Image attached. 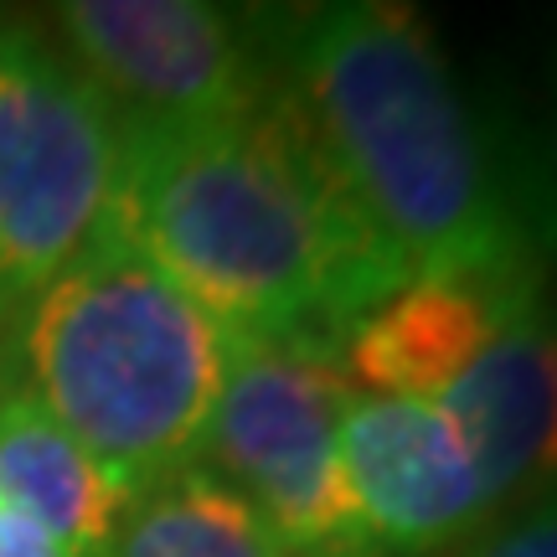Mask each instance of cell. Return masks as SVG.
I'll return each mask as SVG.
<instances>
[{
    "label": "cell",
    "mask_w": 557,
    "mask_h": 557,
    "mask_svg": "<svg viewBox=\"0 0 557 557\" xmlns=\"http://www.w3.org/2000/svg\"><path fill=\"white\" fill-rule=\"evenodd\" d=\"M0 557H78L67 542H58L41 521L0 500Z\"/></svg>",
    "instance_id": "5bb4252c"
},
{
    "label": "cell",
    "mask_w": 557,
    "mask_h": 557,
    "mask_svg": "<svg viewBox=\"0 0 557 557\" xmlns=\"http://www.w3.org/2000/svg\"><path fill=\"white\" fill-rule=\"evenodd\" d=\"M491 135L521 238L547 274L557 269V41L547 47L517 120H491Z\"/></svg>",
    "instance_id": "7c38bea8"
},
{
    "label": "cell",
    "mask_w": 557,
    "mask_h": 557,
    "mask_svg": "<svg viewBox=\"0 0 557 557\" xmlns=\"http://www.w3.org/2000/svg\"><path fill=\"white\" fill-rule=\"evenodd\" d=\"M109 222L227 341L341 351L346 331L408 284L278 88L238 120L124 129Z\"/></svg>",
    "instance_id": "6da1fadb"
},
{
    "label": "cell",
    "mask_w": 557,
    "mask_h": 557,
    "mask_svg": "<svg viewBox=\"0 0 557 557\" xmlns=\"http://www.w3.org/2000/svg\"><path fill=\"white\" fill-rule=\"evenodd\" d=\"M0 500L78 557H99L129 506L99 459L21 387H0Z\"/></svg>",
    "instance_id": "30bf717a"
},
{
    "label": "cell",
    "mask_w": 557,
    "mask_h": 557,
    "mask_svg": "<svg viewBox=\"0 0 557 557\" xmlns=\"http://www.w3.org/2000/svg\"><path fill=\"white\" fill-rule=\"evenodd\" d=\"M227 377V336L109 222L5 325L0 387H21L135 500L186 465Z\"/></svg>",
    "instance_id": "3957f363"
},
{
    "label": "cell",
    "mask_w": 557,
    "mask_h": 557,
    "mask_svg": "<svg viewBox=\"0 0 557 557\" xmlns=\"http://www.w3.org/2000/svg\"><path fill=\"white\" fill-rule=\"evenodd\" d=\"M278 99L403 278L542 269L506 197L491 120L423 11L325 0L259 11Z\"/></svg>",
    "instance_id": "7a4b0ae2"
},
{
    "label": "cell",
    "mask_w": 557,
    "mask_h": 557,
    "mask_svg": "<svg viewBox=\"0 0 557 557\" xmlns=\"http://www.w3.org/2000/svg\"><path fill=\"white\" fill-rule=\"evenodd\" d=\"M336 444L367 557L444 553L496 517L455 418L438 403L351 393Z\"/></svg>",
    "instance_id": "52a82bcc"
},
{
    "label": "cell",
    "mask_w": 557,
    "mask_h": 557,
    "mask_svg": "<svg viewBox=\"0 0 557 557\" xmlns=\"http://www.w3.org/2000/svg\"><path fill=\"white\" fill-rule=\"evenodd\" d=\"M542 269H438L398 284L341 341V377L367 398L438 403L491 341L542 299Z\"/></svg>",
    "instance_id": "ba28073f"
},
{
    "label": "cell",
    "mask_w": 557,
    "mask_h": 557,
    "mask_svg": "<svg viewBox=\"0 0 557 557\" xmlns=\"http://www.w3.org/2000/svg\"><path fill=\"white\" fill-rule=\"evenodd\" d=\"M41 26L124 129L238 120L274 94L259 11L212 0H67Z\"/></svg>",
    "instance_id": "8992f818"
},
{
    "label": "cell",
    "mask_w": 557,
    "mask_h": 557,
    "mask_svg": "<svg viewBox=\"0 0 557 557\" xmlns=\"http://www.w3.org/2000/svg\"><path fill=\"white\" fill-rule=\"evenodd\" d=\"M465 557H557V491L521 506L517 517L485 527Z\"/></svg>",
    "instance_id": "4fadbf2b"
},
{
    "label": "cell",
    "mask_w": 557,
    "mask_h": 557,
    "mask_svg": "<svg viewBox=\"0 0 557 557\" xmlns=\"http://www.w3.org/2000/svg\"><path fill=\"white\" fill-rule=\"evenodd\" d=\"M124 129L41 21L0 11V336L109 227Z\"/></svg>",
    "instance_id": "277c9868"
},
{
    "label": "cell",
    "mask_w": 557,
    "mask_h": 557,
    "mask_svg": "<svg viewBox=\"0 0 557 557\" xmlns=\"http://www.w3.org/2000/svg\"><path fill=\"white\" fill-rule=\"evenodd\" d=\"M351 382L315 341H227L201 465L222 475L289 557H367L341 475V413Z\"/></svg>",
    "instance_id": "5b68a950"
},
{
    "label": "cell",
    "mask_w": 557,
    "mask_h": 557,
    "mask_svg": "<svg viewBox=\"0 0 557 557\" xmlns=\"http://www.w3.org/2000/svg\"><path fill=\"white\" fill-rule=\"evenodd\" d=\"M99 557H289V547L227 480L186 465L124 506Z\"/></svg>",
    "instance_id": "8fae6325"
},
{
    "label": "cell",
    "mask_w": 557,
    "mask_h": 557,
    "mask_svg": "<svg viewBox=\"0 0 557 557\" xmlns=\"http://www.w3.org/2000/svg\"><path fill=\"white\" fill-rule=\"evenodd\" d=\"M475 459L491 511L557 491V310L537 299L438 398Z\"/></svg>",
    "instance_id": "9c48e42d"
}]
</instances>
